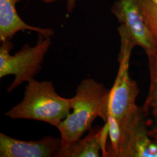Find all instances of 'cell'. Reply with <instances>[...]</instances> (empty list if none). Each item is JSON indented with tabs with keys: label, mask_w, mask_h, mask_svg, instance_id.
Masks as SVG:
<instances>
[{
	"label": "cell",
	"mask_w": 157,
	"mask_h": 157,
	"mask_svg": "<svg viewBox=\"0 0 157 157\" xmlns=\"http://www.w3.org/2000/svg\"><path fill=\"white\" fill-rule=\"evenodd\" d=\"M109 94V90L93 78H85L80 82L76 95L70 98L73 111L56 128L61 134L60 152L90 131L95 119L107 121Z\"/></svg>",
	"instance_id": "cell-1"
},
{
	"label": "cell",
	"mask_w": 157,
	"mask_h": 157,
	"mask_svg": "<svg viewBox=\"0 0 157 157\" xmlns=\"http://www.w3.org/2000/svg\"><path fill=\"white\" fill-rule=\"evenodd\" d=\"M28 83L22 101L6 112V116L41 121L57 128L70 113V98L58 95L50 81L32 78Z\"/></svg>",
	"instance_id": "cell-2"
},
{
	"label": "cell",
	"mask_w": 157,
	"mask_h": 157,
	"mask_svg": "<svg viewBox=\"0 0 157 157\" xmlns=\"http://www.w3.org/2000/svg\"><path fill=\"white\" fill-rule=\"evenodd\" d=\"M118 32L121 47L118 56L119 69L112 88L109 90L108 112L121 129L141 110L136 104L139 88L129 74V63L132 51L136 47L126 30L119 26Z\"/></svg>",
	"instance_id": "cell-3"
},
{
	"label": "cell",
	"mask_w": 157,
	"mask_h": 157,
	"mask_svg": "<svg viewBox=\"0 0 157 157\" xmlns=\"http://www.w3.org/2000/svg\"><path fill=\"white\" fill-rule=\"evenodd\" d=\"M40 38L34 46L26 44L14 55L10 52L13 45L11 41L2 42L0 47V78L13 75L15 78L7 89L10 93L23 83L32 78L41 70L44 56L51 44V37Z\"/></svg>",
	"instance_id": "cell-4"
},
{
	"label": "cell",
	"mask_w": 157,
	"mask_h": 157,
	"mask_svg": "<svg viewBox=\"0 0 157 157\" xmlns=\"http://www.w3.org/2000/svg\"><path fill=\"white\" fill-rule=\"evenodd\" d=\"M111 10L135 45L141 47L147 58L152 56L157 45L137 0H118Z\"/></svg>",
	"instance_id": "cell-5"
},
{
	"label": "cell",
	"mask_w": 157,
	"mask_h": 157,
	"mask_svg": "<svg viewBox=\"0 0 157 157\" xmlns=\"http://www.w3.org/2000/svg\"><path fill=\"white\" fill-rule=\"evenodd\" d=\"M142 109L121 129L115 157H157V141L150 135Z\"/></svg>",
	"instance_id": "cell-6"
},
{
	"label": "cell",
	"mask_w": 157,
	"mask_h": 157,
	"mask_svg": "<svg viewBox=\"0 0 157 157\" xmlns=\"http://www.w3.org/2000/svg\"><path fill=\"white\" fill-rule=\"evenodd\" d=\"M61 146V139L50 136L40 140L28 141L0 133L1 157H58Z\"/></svg>",
	"instance_id": "cell-7"
},
{
	"label": "cell",
	"mask_w": 157,
	"mask_h": 157,
	"mask_svg": "<svg viewBox=\"0 0 157 157\" xmlns=\"http://www.w3.org/2000/svg\"><path fill=\"white\" fill-rule=\"evenodd\" d=\"M22 0H0V41H11L19 31L30 30L51 37L54 32L51 29H44L29 25L18 15L16 4Z\"/></svg>",
	"instance_id": "cell-8"
},
{
	"label": "cell",
	"mask_w": 157,
	"mask_h": 157,
	"mask_svg": "<svg viewBox=\"0 0 157 157\" xmlns=\"http://www.w3.org/2000/svg\"><path fill=\"white\" fill-rule=\"evenodd\" d=\"M83 139L75 141L59 152L58 157H102V143L100 129H91Z\"/></svg>",
	"instance_id": "cell-9"
},
{
	"label": "cell",
	"mask_w": 157,
	"mask_h": 157,
	"mask_svg": "<svg viewBox=\"0 0 157 157\" xmlns=\"http://www.w3.org/2000/svg\"><path fill=\"white\" fill-rule=\"evenodd\" d=\"M148 59L150 72V86L142 111L149 127L157 126V48Z\"/></svg>",
	"instance_id": "cell-10"
},
{
	"label": "cell",
	"mask_w": 157,
	"mask_h": 157,
	"mask_svg": "<svg viewBox=\"0 0 157 157\" xmlns=\"http://www.w3.org/2000/svg\"><path fill=\"white\" fill-rule=\"evenodd\" d=\"M157 48V2L155 0H137Z\"/></svg>",
	"instance_id": "cell-11"
},
{
	"label": "cell",
	"mask_w": 157,
	"mask_h": 157,
	"mask_svg": "<svg viewBox=\"0 0 157 157\" xmlns=\"http://www.w3.org/2000/svg\"><path fill=\"white\" fill-rule=\"evenodd\" d=\"M41 1L46 3V4H50L54 2H56L58 0H40ZM67 10L68 14L71 13L75 8V6L76 5V0H67Z\"/></svg>",
	"instance_id": "cell-12"
},
{
	"label": "cell",
	"mask_w": 157,
	"mask_h": 157,
	"mask_svg": "<svg viewBox=\"0 0 157 157\" xmlns=\"http://www.w3.org/2000/svg\"><path fill=\"white\" fill-rule=\"evenodd\" d=\"M150 135L152 137L157 141V126L155 128H152L150 129L149 130Z\"/></svg>",
	"instance_id": "cell-13"
},
{
	"label": "cell",
	"mask_w": 157,
	"mask_h": 157,
	"mask_svg": "<svg viewBox=\"0 0 157 157\" xmlns=\"http://www.w3.org/2000/svg\"><path fill=\"white\" fill-rule=\"evenodd\" d=\"M155 1H156V2H157V0H155Z\"/></svg>",
	"instance_id": "cell-14"
}]
</instances>
